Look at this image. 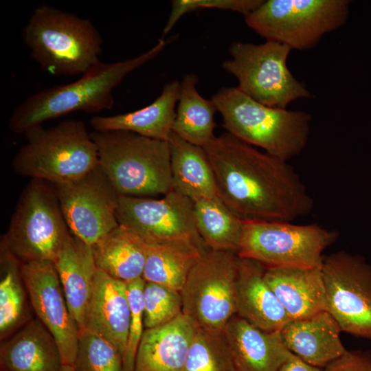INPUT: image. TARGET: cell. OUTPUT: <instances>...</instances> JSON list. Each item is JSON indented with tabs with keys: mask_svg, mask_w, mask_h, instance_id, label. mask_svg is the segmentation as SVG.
I'll use <instances>...</instances> for the list:
<instances>
[{
	"mask_svg": "<svg viewBox=\"0 0 371 371\" xmlns=\"http://www.w3.org/2000/svg\"><path fill=\"white\" fill-rule=\"evenodd\" d=\"M203 148L219 198L241 218L292 222L313 210L312 197L288 161L227 132Z\"/></svg>",
	"mask_w": 371,
	"mask_h": 371,
	"instance_id": "cell-1",
	"label": "cell"
},
{
	"mask_svg": "<svg viewBox=\"0 0 371 371\" xmlns=\"http://www.w3.org/2000/svg\"><path fill=\"white\" fill-rule=\"evenodd\" d=\"M166 45L162 38L149 50L115 63L100 62L77 80L40 91L16 106L9 121L11 131L23 135L30 128L75 111L95 113L111 109L113 90L124 78L145 65Z\"/></svg>",
	"mask_w": 371,
	"mask_h": 371,
	"instance_id": "cell-2",
	"label": "cell"
},
{
	"mask_svg": "<svg viewBox=\"0 0 371 371\" xmlns=\"http://www.w3.org/2000/svg\"><path fill=\"white\" fill-rule=\"evenodd\" d=\"M22 37L31 57L54 76H82L101 62L103 39L91 21L51 5L34 10Z\"/></svg>",
	"mask_w": 371,
	"mask_h": 371,
	"instance_id": "cell-3",
	"label": "cell"
},
{
	"mask_svg": "<svg viewBox=\"0 0 371 371\" xmlns=\"http://www.w3.org/2000/svg\"><path fill=\"white\" fill-rule=\"evenodd\" d=\"M223 127L237 139L289 161L308 141L312 117L308 112L262 104L236 87H223L212 95Z\"/></svg>",
	"mask_w": 371,
	"mask_h": 371,
	"instance_id": "cell-4",
	"label": "cell"
},
{
	"mask_svg": "<svg viewBox=\"0 0 371 371\" xmlns=\"http://www.w3.org/2000/svg\"><path fill=\"white\" fill-rule=\"evenodd\" d=\"M98 164L122 196L150 197L173 190L168 141L123 131H95Z\"/></svg>",
	"mask_w": 371,
	"mask_h": 371,
	"instance_id": "cell-5",
	"label": "cell"
},
{
	"mask_svg": "<svg viewBox=\"0 0 371 371\" xmlns=\"http://www.w3.org/2000/svg\"><path fill=\"white\" fill-rule=\"evenodd\" d=\"M23 135L26 142L12 162L20 176L61 183L78 179L98 165L97 146L80 120H65L51 128L35 126Z\"/></svg>",
	"mask_w": 371,
	"mask_h": 371,
	"instance_id": "cell-6",
	"label": "cell"
},
{
	"mask_svg": "<svg viewBox=\"0 0 371 371\" xmlns=\"http://www.w3.org/2000/svg\"><path fill=\"white\" fill-rule=\"evenodd\" d=\"M70 234L53 185L32 179L19 196L0 249L20 263L54 262Z\"/></svg>",
	"mask_w": 371,
	"mask_h": 371,
	"instance_id": "cell-7",
	"label": "cell"
},
{
	"mask_svg": "<svg viewBox=\"0 0 371 371\" xmlns=\"http://www.w3.org/2000/svg\"><path fill=\"white\" fill-rule=\"evenodd\" d=\"M350 3L348 0H267L245 21L266 41L292 50H307L346 23Z\"/></svg>",
	"mask_w": 371,
	"mask_h": 371,
	"instance_id": "cell-8",
	"label": "cell"
},
{
	"mask_svg": "<svg viewBox=\"0 0 371 371\" xmlns=\"http://www.w3.org/2000/svg\"><path fill=\"white\" fill-rule=\"evenodd\" d=\"M338 234L317 223L244 219L237 256L257 261L266 268L321 269L323 251Z\"/></svg>",
	"mask_w": 371,
	"mask_h": 371,
	"instance_id": "cell-9",
	"label": "cell"
},
{
	"mask_svg": "<svg viewBox=\"0 0 371 371\" xmlns=\"http://www.w3.org/2000/svg\"><path fill=\"white\" fill-rule=\"evenodd\" d=\"M292 49L287 45L266 41L256 45L236 41L229 47L231 59L223 69L236 78L237 88L268 106L286 109L295 100L313 95L287 66Z\"/></svg>",
	"mask_w": 371,
	"mask_h": 371,
	"instance_id": "cell-10",
	"label": "cell"
},
{
	"mask_svg": "<svg viewBox=\"0 0 371 371\" xmlns=\"http://www.w3.org/2000/svg\"><path fill=\"white\" fill-rule=\"evenodd\" d=\"M236 253L207 250L191 269L181 291L183 313L199 328L221 333L237 314Z\"/></svg>",
	"mask_w": 371,
	"mask_h": 371,
	"instance_id": "cell-11",
	"label": "cell"
},
{
	"mask_svg": "<svg viewBox=\"0 0 371 371\" xmlns=\"http://www.w3.org/2000/svg\"><path fill=\"white\" fill-rule=\"evenodd\" d=\"M321 271L327 311L341 331L371 340V265L339 251L324 256Z\"/></svg>",
	"mask_w": 371,
	"mask_h": 371,
	"instance_id": "cell-12",
	"label": "cell"
},
{
	"mask_svg": "<svg viewBox=\"0 0 371 371\" xmlns=\"http://www.w3.org/2000/svg\"><path fill=\"white\" fill-rule=\"evenodd\" d=\"M52 185L70 232L83 242L93 246L119 225L120 194L99 164L77 179Z\"/></svg>",
	"mask_w": 371,
	"mask_h": 371,
	"instance_id": "cell-13",
	"label": "cell"
},
{
	"mask_svg": "<svg viewBox=\"0 0 371 371\" xmlns=\"http://www.w3.org/2000/svg\"><path fill=\"white\" fill-rule=\"evenodd\" d=\"M116 217L148 244L188 241L205 246L196 226L194 202L175 190L161 199L120 195Z\"/></svg>",
	"mask_w": 371,
	"mask_h": 371,
	"instance_id": "cell-14",
	"label": "cell"
},
{
	"mask_svg": "<svg viewBox=\"0 0 371 371\" xmlns=\"http://www.w3.org/2000/svg\"><path fill=\"white\" fill-rule=\"evenodd\" d=\"M21 274L36 318L54 337L63 365L73 366L79 328L69 309L54 263H21Z\"/></svg>",
	"mask_w": 371,
	"mask_h": 371,
	"instance_id": "cell-15",
	"label": "cell"
},
{
	"mask_svg": "<svg viewBox=\"0 0 371 371\" xmlns=\"http://www.w3.org/2000/svg\"><path fill=\"white\" fill-rule=\"evenodd\" d=\"M222 334L236 371H278L292 354L280 331L263 330L237 314Z\"/></svg>",
	"mask_w": 371,
	"mask_h": 371,
	"instance_id": "cell-16",
	"label": "cell"
},
{
	"mask_svg": "<svg viewBox=\"0 0 371 371\" xmlns=\"http://www.w3.org/2000/svg\"><path fill=\"white\" fill-rule=\"evenodd\" d=\"M130 318L126 283L98 269L83 330L94 333L111 342L123 358Z\"/></svg>",
	"mask_w": 371,
	"mask_h": 371,
	"instance_id": "cell-17",
	"label": "cell"
},
{
	"mask_svg": "<svg viewBox=\"0 0 371 371\" xmlns=\"http://www.w3.org/2000/svg\"><path fill=\"white\" fill-rule=\"evenodd\" d=\"M341 330L328 311L291 320L280 330L287 349L305 362L321 368L346 352L340 339Z\"/></svg>",
	"mask_w": 371,
	"mask_h": 371,
	"instance_id": "cell-18",
	"label": "cell"
},
{
	"mask_svg": "<svg viewBox=\"0 0 371 371\" xmlns=\"http://www.w3.org/2000/svg\"><path fill=\"white\" fill-rule=\"evenodd\" d=\"M261 263L238 257L237 315L266 331H280L291 321L265 279Z\"/></svg>",
	"mask_w": 371,
	"mask_h": 371,
	"instance_id": "cell-19",
	"label": "cell"
},
{
	"mask_svg": "<svg viewBox=\"0 0 371 371\" xmlns=\"http://www.w3.org/2000/svg\"><path fill=\"white\" fill-rule=\"evenodd\" d=\"M197 328L183 313L165 325L145 328L133 371H182Z\"/></svg>",
	"mask_w": 371,
	"mask_h": 371,
	"instance_id": "cell-20",
	"label": "cell"
},
{
	"mask_svg": "<svg viewBox=\"0 0 371 371\" xmlns=\"http://www.w3.org/2000/svg\"><path fill=\"white\" fill-rule=\"evenodd\" d=\"M65 297L79 333L93 291L98 267L93 247L71 233L67 237L54 262Z\"/></svg>",
	"mask_w": 371,
	"mask_h": 371,
	"instance_id": "cell-21",
	"label": "cell"
},
{
	"mask_svg": "<svg viewBox=\"0 0 371 371\" xmlns=\"http://www.w3.org/2000/svg\"><path fill=\"white\" fill-rule=\"evenodd\" d=\"M265 279L291 320L327 311L321 269L266 268Z\"/></svg>",
	"mask_w": 371,
	"mask_h": 371,
	"instance_id": "cell-22",
	"label": "cell"
},
{
	"mask_svg": "<svg viewBox=\"0 0 371 371\" xmlns=\"http://www.w3.org/2000/svg\"><path fill=\"white\" fill-rule=\"evenodd\" d=\"M63 366L54 337L38 318L1 341V371H60Z\"/></svg>",
	"mask_w": 371,
	"mask_h": 371,
	"instance_id": "cell-23",
	"label": "cell"
},
{
	"mask_svg": "<svg viewBox=\"0 0 371 371\" xmlns=\"http://www.w3.org/2000/svg\"><path fill=\"white\" fill-rule=\"evenodd\" d=\"M179 90L180 82L172 80L164 86L159 96L149 105L122 114L95 115L91 118L90 124L95 131H128L168 141L172 133Z\"/></svg>",
	"mask_w": 371,
	"mask_h": 371,
	"instance_id": "cell-24",
	"label": "cell"
},
{
	"mask_svg": "<svg viewBox=\"0 0 371 371\" xmlns=\"http://www.w3.org/2000/svg\"><path fill=\"white\" fill-rule=\"evenodd\" d=\"M168 142L173 190L194 203L218 198L216 179L204 148L173 132Z\"/></svg>",
	"mask_w": 371,
	"mask_h": 371,
	"instance_id": "cell-25",
	"label": "cell"
},
{
	"mask_svg": "<svg viewBox=\"0 0 371 371\" xmlns=\"http://www.w3.org/2000/svg\"><path fill=\"white\" fill-rule=\"evenodd\" d=\"M92 247L98 269L124 282L142 278L148 243L131 229L119 224Z\"/></svg>",
	"mask_w": 371,
	"mask_h": 371,
	"instance_id": "cell-26",
	"label": "cell"
},
{
	"mask_svg": "<svg viewBox=\"0 0 371 371\" xmlns=\"http://www.w3.org/2000/svg\"><path fill=\"white\" fill-rule=\"evenodd\" d=\"M207 250L188 241L148 244L142 278L181 292L191 269Z\"/></svg>",
	"mask_w": 371,
	"mask_h": 371,
	"instance_id": "cell-27",
	"label": "cell"
},
{
	"mask_svg": "<svg viewBox=\"0 0 371 371\" xmlns=\"http://www.w3.org/2000/svg\"><path fill=\"white\" fill-rule=\"evenodd\" d=\"M196 74H186L180 82L178 105L172 132L184 140L204 147L216 136L214 114L217 111L212 100L203 98L196 89Z\"/></svg>",
	"mask_w": 371,
	"mask_h": 371,
	"instance_id": "cell-28",
	"label": "cell"
},
{
	"mask_svg": "<svg viewBox=\"0 0 371 371\" xmlns=\"http://www.w3.org/2000/svg\"><path fill=\"white\" fill-rule=\"evenodd\" d=\"M31 303L20 262L0 249V339H8L32 318Z\"/></svg>",
	"mask_w": 371,
	"mask_h": 371,
	"instance_id": "cell-29",
	"label": "cell"
},
{
	"mask_svg": "<svg viewBox=\"0 0 371 371\" xmlns=\"http://www.w3.org/2000/svg\"><path fill=\"white\" fill-rule=\"evenodd\" d=\"M194 215L198 232L208 249L237 252L244 219L219 197L194 202Z\"/></svg>",
	"mask_w": 371,
	"mask_h": 371,
	"instance_id": "cell-30",
	"label": "cell"
},
{
	"mask_svg": "<svg viewBox=\"0 0 371 371\" xmlns=\"http://www.w3.org/2000/svg\"><path fill=\"white\" fill-rule=\"evenodd\" d=\"M182 371H236L222 332L198 328Z\"/></svg>",
	"mask_w": 371,
	"mask_h": 371,
	"instance_id": "cell-31",
	"label": "cell"
},
{
	"mask_svg": "<svg viewBox=\"0 0 371 371\" xmlns=\"http://www.w3.org/2000/svg\"><path fill=\"white\" fill-rule=\"evenodd\" d=\"M73 366L76 371H123V358L111 342L85 329L79 333Z\"/></svg>",
	"mask_w": 371,
	"mask_h": 371,
	"instance_id": "cell-32",
	"label": "cell"
},
{
	"mask_svg": "<svg viewBox=\"0 0 371 371\" xmlns=\"http://www.w3.org/2000/svg\"><path fill=\"white\" fill-rule=\"evenodd\" d=\"M181 292L168 286L145 282L144 288V328L165 325L183 313Z\"/></svg>",
	"mask_w": 371,
	"mask_h": 371,
	"instance_id": "cell-33",
	"label": "cell"
},
{
	"mask_svg": "<svg viewBox=\"0 0 371 371\" xmlns=\"http://www.w3.org/2000/svg\"><path fill=\"white\" fill-rule=\"evenodd\" d=\"M126 283L131 318L126 348L123 355V371H133L137 349L145 330L144 328L145 280L140 278Z\"/></svg>",
	"mask_w": 371,
	"mask_h": 371,
	"instance_id": "cell-34",
	"label": "cell"
},
{
	"mask_svg": "<svg viewBox=\"0 0 371 371\" xmlns=\"http://www.w3.org/2000/svg\"><path fill=\"white\" fill-rule=\"evenodd\" d=\"M264 0H173L163 35L167 34L177 21L188 12L205 8L232 10L242 14L244 17L256 9Z\"/></svg>",
	"mask_w": 371,
	"mask_h": 371,
	"instance_id": "cell-35",
	"label": "cell"
},
{
	"mask_svg": "<svg viewBox=\"0 0 371 371\" xmlns=\"http://www.w3.org/2000/svg\"><path fill=\"white\" fill-rule=\"evenodd\" d=\"M322 371H371V352L348 351L323 368Z\"/></svg>",
	"mask_w": 371,
	"mask_h": 371,
	"instance_id": "cell-36",
	"label": "cell"
},
{
	"mask_svg": "<svg viewBox=\"0 0 371 371\" xmlns=\"http://www.w3.org/2000/svg\"><path fill=\"white\" fill-rule=\"evenodd\" d=\"M278 371H322V370L305 362L292 353Z\"/></svg>",
	"mask_w": 371,
	"mask_h": 371,
	"instance_id": "cell-37",
	"label": "cell"
},
{
	"mask_svg": "<svg viewBox=\"0 0 371 371\" xmlns=\"http://www.w3.org/2000/svg\"><path fill=\"white\" fill-rule=\"evenodd\" d=\"M60 371H76L73 366L63 365Z\"/></svg>",
	"mask_w": 371,
	"mask_h": 371,
	"instance_id": "cell-38",
	"label": "cell"
}]
</instances>
